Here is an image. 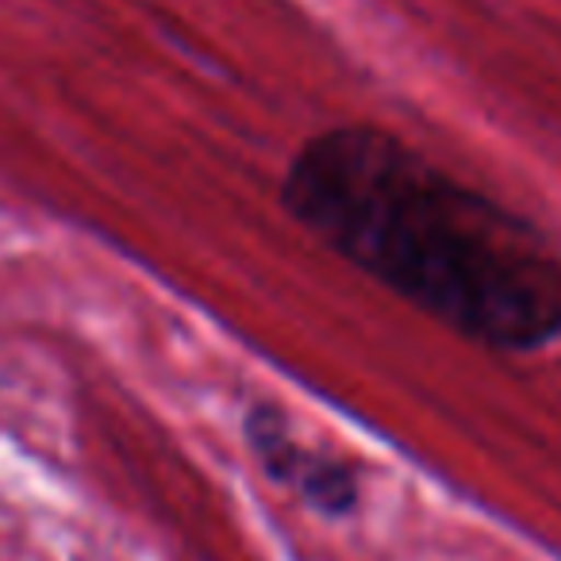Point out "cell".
Masks as SVG:
<instances>
[{"label":"cell","mask_w":561,"mask_h":561,"mask_svg":"<svg viewBox=\"0 0 561 561\" xmlns=\"http://www.w3.org/2000/svg\"><path fill=\"white\" fill-rule=\"evenodd\" d=\"M280 208L466 343L535 354L561 339L553 242L385 127L312 135L285 165Z\"/></svg>","instance_id":"cell-1"},{"label":"cell","mask_w":561,"mask_h":561,"mask_svg":"<svg viewBox=\"0 0 561 561\" xmlns=\"http://www.w3.org/2000/svg\"><path fill=\"white\" fill-rule=\"evenodd\" d=\"M247 450L254 454L257 469L273 484L300 496V504L312 507L323 519H346L358 512L362 481L358 469L343 458H331L323 450H308L289 427V415L273 404H254L242 420Z\"/></svg>","instance_id":"cell-2"}]
</instances>
